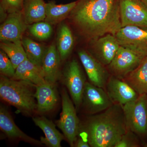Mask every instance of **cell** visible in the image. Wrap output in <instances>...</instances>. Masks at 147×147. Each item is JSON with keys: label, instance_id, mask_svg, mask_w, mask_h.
<instances>
[{"label": "cell", "instance_id": "6da1fadb", "mask_svg": "<svg viewBox=\"0 0 147 147\" xmlns=\"http://www.w3.org/2000/svg\"><path fill=\"white\" fill-rule=\"evenodd\" d=\"M84 36L95 40L122 28L119 0H79L69 14Z\"/></svg>", "mask_w": 147, "mask_h": 147}, {"label": "cell", "instance_id": "7a4b0ae2", "mask_svg": "<svg viewBox=\"0 0 147 147\" xmlns=\"http://www.w3.org/2000/svg\"><path fill=\"white\" fill-rule=\"evenodd\" d=\"M127 129L122 106L113 104L80 123L79 135L86 139L90 147H114Z\"/></svg>", "mask_w": 147, "mask_h": 147}, {"label": "cell", "instance_id": "3957f363", "mask_svg": "<svg viewBox=\"0 0 147 147\" xmlns=\"http://www.w3.org/2000/svg\"><path fill=\"white\" fill-rule=\"evenodd\" d=\"M35 91L36 85L30 82L14 80L1 75V98L26 115L32 116L36 113Z\"/></svg>", "mask_w": 147, "mask_h": 147}, {"label": "cell", "instance_id": "277c9868", "mask_svg": "<svg viewBox=\"0 0 147 147\" xmlns=\"http://www.w3.org/2000/svg\"><path fill=\"white\" fill-rule=\"evenodd\" d=\"M62 110L57 125L64 135L70 146L74 147L80 131V121L76 114V109L65 88L61 92Z\"/></svg>", "mask_w": 147, "mask_h": 147}, {"label": "cell", "instance_id": "5b68a950", "mask_svg": "<svg viewBox=\"0 0 147 147\" xmlns=\"http://www.w3.org/2000/svg\"><path fill=\"white\" fill-rule=\"evenodd\" d=\"M127 129L138 136L147 135V94L122 106Z\"/></svg>", "mask_w": 147, "mask_h": 147}, {"label": "cell", "instance_id": "8992f818", "mask_svg": "<svg viewBox=\"0 0 147 147\" xmlns=\"http://www.w3.org/2000/svg\"><path fill=\"white\" fill-rule=\"evenodd\" d=\"M120 46L147 57V29L136 26L122 27L115 35Z\"/></svg>", "mask_w": 147, "mask_h": 147}, {"label": "cell", "instance_id": "52a82bcc", "mask_svg": "<svg viewBox=\"0 0 147 147\" xmlns=\"http://www.w3.org/2000/svg\"><path fill=\"white\" fill-rule=\"evenodd\" d=\"M63 82L70 93L76 110H79L82 105V96L86 82L76 60H72L67 64L63 73Z\"/></svg>", "mask_w": 147, "mask_h": 147}, {"label": "cell", "instance_id": "ba28073f", "mask_svg": "<svg viewBox=\"0 0 147 147\" xmlns=\"http://www.w3.org/2000/svg\"><path fill=\"white\" fill-rule=\"evenodd\" d=\"M113 104L105 89L86 82L81 105L86 113L95 115L106 110Z\"/></svg>", "mask_w": 147, "mask_h": 147}, {"label": "cell", "instance_id": "9c48e42d", "mask_svg": "<svg viewBox=\"0 0 147 147\" xmlns=\"http://www.w3.org/2000/svg\"><path fill=\"white\" fill-rule=\"evenodd\" d=\"M122 27L147 28V6L141 0H119Z\"/></svg>", "mask_w": 147, "mask_h": 147}, {"label": "cell", "instance_id": "30bf717a", "mask_svg": "<svg viewBox=\"0 0 147 147\" xmlns=\"http://www.w3.org/2000/svg\"><path fill=\"white\" fill-rule=\"evenodd\" d=\"M145 58L128 48L120 46L108 65V69L112 75L123 79L137 67Z\"/></svg>", "mask_w": 147, "mask_h": 147}, {"label": "cell", "instance_id": "8fae6325", "mask_svg": "<svg viewBox=\"0 0 147 147\" xmlns=\"http://www.w3.org/2000/svg\"><path fill=\"white\" fill-rule=\"evenodd\" d=\"M27 27L22 11L8 13L0 27V39L1 41H22Z\"/></svg>", "mask_w": 147, "mask_h": 147}, {"label": "cell", "instance_id": "7c38bea8", "mask_svg": "<svg viewBox=\"0 0 147 147\" xmlns=\"http://www.w3.org/2000/svg\"><path fill=\"white\" fill-rule=\"evenodd\" d=\"M78 55L90 83L105 89L106 84L110 76L104 65L85 50L79 51Z\"/></svg>", "mask_w": 147, "mask_h": 147}, {"label": "cell", "instance_id": "4fadbf2b", "mask_svg": "<svg viewBox=\"0 0 147 147\" xmlns=\"http://www.w3.org/2000/svg\"><path fill=\"white\" fill-rule=\"evenodd\" d=\"M105 90L113 104L122 106L135 100L139 95L123 80L113 75L108 79Z\"/></svg>", "mask_w": 147, "mask_h": 147}, {"label": "cell", "instance_id": "5bb4252c", "mask_svg": "<svg viewBox=\"0 0 147 147\" xmlns=\"http://www.w3.org/2000/svg\"><path fill=\"white\" fill-rule=\"evenodd\" d=\"M0 129L9 139L23 141L31 144L42 146L41 142L25 134L14 123L8 110L3 105L0 107Z\"/></svg>", "mask_w": 147, "mask_h": 147}, {"label": "cell", "instance_id": "9a60e30c", "mask_svg": "<svg viewBox=\"0 0 147 147\" xmlns=\"http://www.w3.org/2000/svg\"><path fill=\"white\" fill-rule=\"evenodd\" d=\"M35 97L36 100V113L44 114L50 112L55 108L59 100L56 84L45 82L36 85Z\"/></svg>", "mask_w": 147, "mask_h": 147}, {"label": "cell", "instance_id": "2e32d148", "mask_svg": "<svg viewBox=\"0 0 147 147\" xmlns=\"http://www.w3.org/2000/svg\"><path fill=\"white\" fill-rule=\"evenodd\" d=\"M94 57L104 65L111 62L117 52L120 45L114 35L108 34L94 40Z\"/></svg>", "mask_w": 147, "mask_h": 147}, {"label": "cell", "instance_id": "e0dca14e", "mask_svg": "<svg viewBox=\"0 0 147 147\" xmlns=\"http://www.w3.org/2000/svg\"><path fill=\"white\" fill-rule=\"evenodd\" d=\"M60 57L56 45L52 44L46 49L42 70L46 82L56 84L60 77Z\"/></svg>", "mask_w": 147, "mask_h": 147}, {"label": "cell", "instance_id": "ac0fdd59", "mask_svg": "<svg viewBox=\"0 0 147 147\" xmlns=\"http://www.w3.org/2000/svg\"><path fill=\"white\" fill-rule=\"evenodd\" d=\"M32 119L36 125L41 129L45 134V137L40 138L42 144L49 147H61V142L65 139V137L58 131L52 121L43 116L35 117Z\"/></svg>", "mask_w": 147, "mask_h": 147}, {"label": "cell", "instance_id": "d6986e66", "mask_svg": "<svg viewBox=\"0 0 147 147\" xmlns=\"http://www.w3.org/2000/svg\"><path fill=\"white\" fill-rule=\"evenodd\" d=\"M12 79L26 80L35 85H40L46 82L42 68L36 65L28 59L17 67Z\"/></svg>", "mask_w": 147, "mask_h": 147}, {"label": "cell", "instance_id": "ffe728a7", "mask_svg": "<svg viewBox=\"0 0 147 147\" xmlns=\"http://www.w3.org/2000/svg\"><path fill=\"white\" fill-rule=\"evenodd\" d=\"M122 80L139 95L147 94V57Z\"/></svg>", "mask_w": 147, "mask_h": 147}, {"label": "cell", "instance_id": "44dd1931", "mask_svg": "<svg viewBox=\"0 0 147 147\" xmlns=\"http://www.w3.org/2000/svg\"><path fill=\"white\" fill-rule=\"evenodd\" d=\"M76 3L77 1L63 5H57L53 1L45 3L46 18L44 21L50 24L59 23L70 14Z\"/></svg>", "mask_w": 147, "mask_h": 147}, {"label": "cell", "instance_id": "7402d4cb", "mask_svg": "<svg viewBox=\"0 0 147 147\" xmlns=\"http://www.w3.org/2000/svg\"><path fill=\"white\" fill-rule=\"evenodd\" d=\"M23 13L28 25L45 21V3L43 0H28Z\"/></svg>", "mask_w": 147, "mask_h": 147}, {"label": "cell", "instance_id": "603a6c76", "mask_svg": "<svg viewBox=\"0 0 147 147\" xmlns=\"http://www.w3.org/2000/svg\"><path fill=\"white\" fill-rule=\"evenodd\" d=\"M74 45V39L69 27L62 24L59 29L57 39V48L61 59H66L70 55Z\"/></svg>", "mask_w": 147, "mask_h": 147}, {"label": "cell", "instance_id": "cb8c5ba5", "mask_svg": "<svg viewBox=\"0 0 147 147\" xmlns=\"http://www.w3.org/2000/svg\"><path fill=\"white\" fill-rule=\"evenodd\" d=\"M0 46L1 50L3 51L10 59L15 69L20 64L28 59L22 41H1Z\"/></svg>", "mask_w": 147, "mask_h": 147}, {"label": "cell", "instance_id": "d4e9b609", "mask_svg": "<svg viewBox=\"0 0 147 147\" xmlns=\"http://www.w3.org/2000/svg\"><path fill=\"white\" fill-rule=\"evenodd\" d=\"M22 43L29 60L42 68V61L46 49L28 38H23Z\"/></svg>", "mask_w": 147, "mask_h": 147}, {"label": "cell", "instance_id": "484cf974", "mask_svg": "<svg viewBox=\"0 0 147 147\" xmlns=\"http://www.w3.org/2000/svg\"><path fill=\"white\" fill-rule=\"evenodd\" d=\"M28 27L31 34L40 40L48 39L53 33L51 24L45 21H40L29 25Z\"/></svg>", "mask_w": 147, "mask_h": 147}, {"label": "cell", "instance_id": "4316f807", "mask_svg": "<svg viewBox=\"0 0 147 147\" xmlns=\"http://www.w3.org/2000/svg\"><path fill=\"white\" fill-rule=\"evenodd\" d=\"M141 146V142L138 136L127 129L124 134L119 139L114 147H139Z\"/></svg>", "mask_w": 147, "mask_h": 147}, {"label": "cell", "instance_id": "83f0119b", "mask_svg": "<svg viewBox=\"0 0 147 147\" xmlns=\"http://www.w3.org/2000/svg\"><path fill=\"white\" fill-rule=\"evenodd\" d=\"M16 69L10 59L2 50L0 51V72L3 76L12 79Z\"/></svg>", "mask_w": 147, "mask_h": 147}, {"label": "cell", "instance_id": "f1b7e54d", "mask_svg": "<svg viewBox=\"0 0 147 147\" xmlns=\"http://www.w3.org/2000/svg\"><path fill=\"white\" fill-rule=\"evenodd\" d=\"M1 6L8 13L21 11L24 7V0H1Z\"/></svg>", "mask_w": 147, "mask_h": 147}, {"label": "cell", "instance_id": "f546056e", "mask_svg": "<svg viewBox=\"0 0 147 147\" xmlns=\"http://www.w3.org/2000/svg\"><path fill=\"white\" fill-rule=\"evenodd\" d=\"M74 147H90V146L86 139L79 135L74 143Z\"/></svg>", "mask_w": 147, "mask_h": 147}, {"label": "cell", "instance_id": "4dcf8cb0", "mask_svg": "<svg viewBox=\"0 0 147 147\" xmlns=\"http://www.w3.org/2000/svg\"><path fill=\"white\" fill-rule=\"evenodd\" d=\"M145 5L147 6V0H141Z\"/></svg>", "mask_w": 147, "mask_h": 147}]
</instances>
